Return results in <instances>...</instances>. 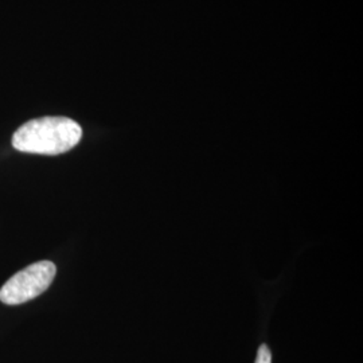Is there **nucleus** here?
Instances as JSON below:
<instances>
[{
	"instance_id": "f257e3e1",
	"label": "nucleus",
	"mask_w": 363,
	"mask_h": 363,
	"mask_svg": "<svg viewBox=\"0 0 363 363\" xmlns=\"http://www.w3.org/2000/svg\"><path fill=\"white\" fill-rule=\"evenodd\" d=\"M81 138V125L69 117H39L16 130L13 147L26 154L61 155L74 148Z\"/></svg>"
},
{
	"instance_id": "7ed1b4c3",
	"label": "nucleus",
	"mask_w": 363,
	"mask_h": 363,
	"mask_svg": "<svg viewBox=\"0 0 363 363\" xmlns=\"http://www.w3.org/2000/svg\"><path fill=\"white\" fill-rule=\"evenodd\" d=\"M255 363H272V354L268 349L267 345H261L257 351V357H256V362Z\"/></svg>"
},
{
	"instance_id": "f03ea898",
	"label": "nucleus",
	"mask_w": 363,
	"mask_h": 363,
	"mask_svg": "<svg viewBox=\"0 0 363 363\" xmlns=\"http://www.w3.org/2000/svg\"><path fill=\"white\" fill-rule=\"evenodd\" d=\"M57 267L52 261H38L15 273L0 288V301L7 306H19L38 298L52 286Z\"/></svg>"
}]
</instances>
